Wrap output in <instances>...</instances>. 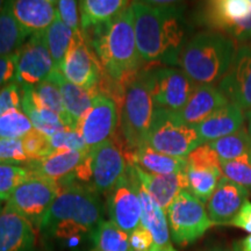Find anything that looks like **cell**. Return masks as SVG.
<instances>
[{
	"mask_svg": "<svg viewBox=\"0 0 251 251\" xmlns=\"http://www.w3.org/2000/svg\"><path fill=\"white\" fill-rule=\"evenodd\" d=\"M136 46L142 62L179 64L185 24L175 1H133Z\"/></svg>",
	"mask_w": 251,
	"mask_h": 251,
	"instance_id": "cell-1",
	"label": "cell"
},
{
	"mask_svg": "<svg viewBox=\"0 0 251 251\" xmlns=\"http://www.w3.org/2000/svg\"><path fill=\"white\" fill-rule=\"evenodd\" d=\"M91 43L102 70L121 87L139 76L142 59L136 46L134 14L127 6L108 23L92 28Z\"/></svg>",
	"mask_w": 251,
	"mask_h": 251,
	"instance_id": "cell-2",
	"label": "cell"
},
{
	"mask_svg": "<svg viewBox=\"0 0 251 251\" xmlns=\"http://www.w3.org/2000/svg\"><path fill=\"white\" fill-rule=\"evenodd\" d=\"M102 205L96 192L76 181H64L40 228L48 236L72 240L93 235L102 222Z\"/></svg>",
	"mask_w": 251,
	"mask_h": 251,
	"instance_id": "cell-3",
	"label": "cell"
},
{
	"mask_svg": "<svg viewBox=\"0 0 251 251\" xmlns=\"http://www.w3.org/2000/svg\"><path fill=\"white\" fill-rule=\"evenodd\" d=\"M236 52L233 39L216 31H203L184 46L179 64L196 84L213 85L226 76Z\"/></svg>",
	"mask_w": 251,
	"mask_h": 251,
	"instance_id": "cell-4",
	"label": "cell"
},
{
	"mask_svg": "<svg viewBox=\"0 0 251 251\" xmlns=\"http://www.w3.org/2000/svg\"><path fill=\"white\" fill-rule=\"evenodd\" d=\"M128 165L120 148L109 139L90 148L71 177L97 194L109 193L127 172Z\"/></svg>",
	"mask_w": 251,
	"mask_h": 251,
	"instance_id": "cell-5",
	"label": "cell"
},
{
	"mask_svg": "<svg viewBox=\"0 0 251 251\" xmlns=\"http://www.w3.org/2000/svg\"><path fill=\"white\" fill-rule=\"evenodd\" d=\"M155 109L148 84L141 74L127 84L122 98L120 126L130 151L147 144Z\"/></svg>",
	"mask_w": 251,
	"mask_h": 251,
	"instance_id": "cell-6",
	"label": "cell"
},
{
	"mask_svg": "<svg viewBox=\"0 0 251 251\" xmlns=\"http://www.w3.org/2000/svg\"><path fill=\"white\" fill-rule=\"evenodd\" d=\"M203 142L196 127L188 125L177 112L156 108L147 144L165 155L187 158Z\"/></svg>",
	"mask_w": 251,
	"mask_h": 251,
	"instance_id": "cell-7",
	"label": "cell"
},
{
	"mask_svg": "<svg viewBox=\"0 0 251 251\" xmlns=\"http://www.w3.org/2000/svg\"><path fill=\"white\" fill-rule=\"evenodd\" d=\"M166 214L172 240L180 246L197 241L213 226L203 202L188 191L178 194Z\"/></svg>",
	"mask_w": 251,
	"mask_h": 251,
	"instance_id": "cell-8",
	"label": "cell"
},
{
	"mask_svg": "<svg viewBox=\"0 0 251 251\" xmlns=\"http://www.w3.org/2000/svg\"><path fill=\"white\" fill-rule=\"evenodd\" d=\"M201 21L234 41L251 39V0H214L203 5Z\"/></svg>",
	"mask_w": 251,
	"mask_h": 251,
	"instance_id": "cell-9",
	"label": "cell"
},
{
	"mask_svg": "<svg viewBox=\"0 0 251 251\" xmlns=\"http://www.w3.org/2000/svg\"><path fill=\"white\" fill-rule=\"evenodd\" d=\"M61 191V184L31 176L20 184L6 205L40 227Z\"/></svg>",
	"mask_w": 251,
	"mask_h": 251,
	"instance_id": "cell-10",
	"label": "cell"
},
{
	"mask_svg": "<svg viewBox=\"0 0 251 251\" xmlns=\"http://www.w3.org/2000/svg\"><path fill=\"white\" fill-rule=\"evenodd\" d=\"M156 108L179 112L186 105L197 84L183 70L156 68L143 72Z\"/></svg>",
	"mask_w": 251,
	"mask_h": 251,
	"instance_id": "cell-11",
	"label": "cell"
},
{
	"mask_svg": "<svg viewBox=\"0 0 251 251\" xmlns=\"http://www.w3.org/2000/svg\"><path fill=\"white\" fill-rule=\"evenodd\" d=\"M108 213L111 221L119 228L130 234L141 226V205L139 180L129 164L124 177L108 193Z\"/></svg>",
	"mask_w": 251,
	"mask_h": 251,
	"instance_id": "cell-12",
	"label": "cell"
},
{
	"mask_svg": "<svg viewBox=\"0 0 251 251\" xmlns=\"http://www.w3.org/2000/svg\"><path fill=\"white\" fill-rule=\"evenodd\" d=\"M58 71L75 85L85 90L98 91L103 70L97 55L90 49L81 30L75 33Z\"/></svg>",
	"mask_w": 251,
	"mask_h": 251,
	"instance_id": "cell-13",
	"label": "cell"
},
{
	"mask_svg": "<svg viewBox=\"0 0 251 251\" xmlns=\"http://www.w3.org/2000/svg\"><path fill=\"white\" fill-rule=\"evenodd\" d=\"M118 126V107L115 100L109 96L99 93L80 118L76 130L89 148L99 146L111 139Z\"/></svg>",
	"mask_w": 251,
	"mask_h": 251,
	"instance_id": "cell-14",
	"label": "cell"
},
{
	"mask_svg": "<svg viewBox=\"0 0 251 251\" xmlns=\"http://www.w3.org/2000/svg\"><path fill=\"white\" fill-rule=\"evenodd\" d=\"M55 70V64L42 34L30 39L18 51L15 81L24 89L36 86Z\"/></svg>",
	"mask_w": 251,
	"mask_h": 251,
	"instance_id": "cell-15",
	"label": "cell"
},
{
	"mask_svg": "<svg viewBox=\"0 0 251 251\" xmlns=\"http://www.w3.org/2000/svg\"><path fill=\"white\" fill-rule=\"evenodd\" d=\"M219 90L242 111H251V45L237 49L233 64L220 80Z\"/></svg>",
	"mask_w": 251,
	"mask_h": 251,
	"instance_id": "cell-16",
	"label": "cell"
},
{
	"mask_svg": "<svg viewBox=\"0 0 251 251\" xmlns=\"http://www.w3.org/2000/svg\"><path fill=\"white\" fill-rule=\"evenodd\" d=\"M249 192L246 188L225 176L219 180L218 186L207 201V214L213 225H230L248 201Z\"/></svg>",
	"mask_w": 251,
	"mask_h": 251,
	"instance_id": "cell-17",
	"label": "cell"
},
{
	"mask_svg": "<svg viewBox=\"0 0 251 251\" xmlns=\"http://www.w3.org/2000/svg\"><path fill=\"white\" fill-rule=\"evenodd\" d=\"M57 1L52 0H15L11 9L24 34L28 36L42 34L57 18Z\"/></svg>",
	"mask_w": 251,
	"mask_h": 251,
	"instance_id": "cell-18",
	"label": "cell"
},
{
	"mask_svg": "<svg viewBox=\"0 0 251 251\" xmlns=\"http://www.w3.org/2000/svg\"><path fill=\"white\" fill-rule=\"evenodd\" d=\"M34 226L12 207L0 209V251H34Z\"/></svg>",
	"mask_w": 251,
	"mask_h": 251,
	"instance_id": "cell-19",
	"label": "cell"
},
{
	"mask_svg": "<svg viewBox=\"0 0 251 251\" xmlns=\"http://www.w3.org/2000/svg\"><path fill=\"white\" fill-rule=\"evenodd\" d=\"M130 165L137 180L163 211L166 212L178 194L187 191L186 171L171 175H153L143 171L139 166Z\"/></svg>",
	"mask_w": 251,
	"mask_h": 251,
	"instance_id": "cell-20",
	"label": "cell"
},
{
	"mask_svg": "<svg viewBox=\"0 0 251 251\" xmlns=\"http://www.w3.org/2000/svg\"><path fill=\"white\" fill-rule=\"evenodd\" d=\"M228 102L219 87L197 84L186 105L177 113L186 124L197 126Z\"/></svg>",
	"mask_w": 251,
	"mask_h": 251,
	"instance_id": "cell-21",
	"label": "cell"
},
{
	"mask_svg": "<svg viewBox=\"0 0 251 251\" xmlns=\"http://www.w3.org/2000/svg\"><path fill=\"white\" fill-rule=\"evenodd\" d=\"M244 120L246 114L242 109L228 102L194 127L202 142L209 143L242 129Z\"/></svg>",
	"mask_w": 251,
	"mask_h": 251,
	"instance_id": "cell-22",
	"label": "cell"
},
{
	"mask_svg": "<svg viewBox=\"0 0 251 251\" xmlns=\"http://www.w3.org/2000/svg\"><path fill=\"white\" fill-rule=\"evenodd\" d=\"M86 151H57L40 159L31 161L26 164V168L36 177L56 181L61 184L62 180H67L80 165L85 158Z\"/></svg>",
	"mask_w": 251,
	"mask_h": 251,
	"instance_id": "cell-23",
	"label": "cell"
},
{
	"mask_svg": "<svg viewBox=\"0 0 251 251\" xmlns=\"http://www.w3.org/2000/svg\"><path fill=\"white\" fill-rule=\"evenodd\" d=\"M49 78L57 84L62 93L63 105L67 113L68 125L70 129L76 130V126L80 118L85 114V112L92 106L94 98L100 92L92 90H85L83 87L75 85L69 81L61 74V71L54 70L49 75Z\"/></svg>",
	"mask_w": 251,
	"mask_h": 251,
	"instance_id": "cell-24",
	"label": "cell"
},
{
	"mask_svg": "<svg viewBox=\"0 0 251 251\" xmlns=\"http://www.w3.org/2000/svg\"><path fill=\"white\" fill-rule=\"evenodd\" d=\"M129 164L139 166L143 171L153 175H171L186 171L187 161L181 157L165 155L152 149L148 144L130 151L128 155Z\"/></svg>",
	"mask_w": 251,
	"mask_h": 251,
	"instance_id": "cell-25",
	"label": "cell"
},
{
	"mask_svg": "<svg viewBox=\"0 0 251 251\" xmlns=\"http://www.w3.org/2000/svg\"><path fill=\"white\" fill-rule=\"evenodd\" d=\"M139 192L142 205V219L141 225L151 233L153 243L157 247H168L170 243V229L165 211L159 207L150 194L142 187L139 181Z\"/></svg>",
	"mask_w": 251,
	"mask_h": 251,
	"instance_id": "cell-26",
	"label": "cell"
},
{
	"mask_svg": "<svg viewBox=\"0 0 251 251\" xmlns=\"http://www.w3.org/2000/svg\"><path fill=\"white\" fill-rule=\"evenodd\" d=\"M128 2L125 0H85L79 2L80 28L87 31L99 25L106 24L117 17Z\"/></svg>",
	"mask_w": 251,
	"mask_h": 251,
	"instance_id": "cell-27",
	"label": "cell"
},
{
	"mask_svg": "<svg viewBox=\"0 0 251 251\" xmlns=\"http://www.w3.org/2000/svg\"><path fill=\"white\" fill-rule=\"evenodd\" d=\"M23 98L28 100L33 105L50 109L56 113L69 127L61 90L51 78L48 77L40 84H37L36 86L29 87V89L23 87Z\"/></svg>",
	"mask_w": 251,
	"mask_h": 251,
	"instance_id": "cell-28",
	"label": "cell"
},
{
	"mask_svg": "<svg viewBox=\"0 0 251 251\" xmlns=\"http://www.w3.org/2000/svg\"><path fill=\"white\" fill-rule=\"evenodd\" d=\"M209 146L218 153L220 161H244L251 163V139L248 128L209 142Z\"/></svg>",
	"mask_w": 251,
	"mask_h": 251,
	"instance_id": "cell-29",
	"label": "cell"
},
{
	"mask_svg": "<svg viewBox=\"0 0 251 251\" xmlns=\"http://www.w3.org/2000/svg\"><path fill=\"white\" fill-rule=\"evenodd\" d=\"M75 31L67 26L58 17L48 29L43 33L47 47L55 64V70H59L62 62L64 61L71 41L74 39Z\"/></svg>",
	"mask_w": 251,
	"mask_h": 251,
	"instance_id": "cell-30",
	"label": "cell"
},
{
	"mask_svg": "<svg viewBox=\"0 0 251 251\" xmlns=\"http://www.w3.org/2000/svg\"><path fill=\"white\" fill-rule=\"evenodd\" d=\"M93 251H130L129 235L112 221L100 222L92 235Z\"/></svg>",
	"mask_w": 251,
	"mask_h": 251,
	"instance_id": "cell-31",
	"label": "cell"
},
{
	"mask_svg": "<svg viewBox=\"0 0 251 251\" xmlns=\"http://www.w3.org/2000/svg\"><path fill=\"white\" fill-rule=\"evenodd\" d=\"M26 37L12 13L9 1V5L0 13V56L18 52L25 45Z\"/></svg>",
	"mask_w": 251,
	"mask_h": 251,
	"instance_id": "cell-32",
	"label": "cell"
},
{
	"mask_svg": "<svg viewBox=\"0 0 251 251\" xmlns=\"http://www.w3.org/2000/svg\"><path fill=\"white\" fill-rule=\"evenodd\" d=\"M21 109L29 118L34 129L40 131L46 136L51 137L52 135L57 134L59 131L70 129L56 113L50 111V109L33 105L24 98L23 103H21Z\"/></svg>",
	"mask_w": 251,
	"mask_h": 251,
	"instance_id": "cell-33",
	"label": "cell"
},
{
	"mask_svg": "<svg viewBox=\"0 0 251 251\" xmlns=\"http://www.w3.org/2000/svg\"><path fill=\"white\" fill-rule=\"evenodd\" d=\"M188 188L187 191L198 198L201 202H207L222 178V171L202 170V169L186 168Z\"/></svg>",
	"mask_w": 251,
	"mask_h": 251,
	"instance_id": "cell-34",
	"label": "cell"
},
{
	"mask_svg": "<svg viewBox=\"0 0 251 251\" xmlns=\"http://www.w3.org/2000/svg\"><path fill=\"white\" fill-rule=\"evenodd\" d=\"M34 129L21 108H14L0 115V139H23Z\"/></svg>",
	"mask_w": 251,
	"mask_h": 251,
	"instance_id": "cell-35",
	"label": "cell"
},
{
	"mask_svg": "<svg viewBox=\"0 0 251 251\" xmlns=\"http://www.w3.org/2000/svg\"><path fill=\"white\" fill-rule=\"evenodd\" d=\"M31 176V172L25 166L0 164V203L8 201L19 185Z\"/></svg>",
	"mask_w": 251,
	"mask_h": 251,
	"instance_id": "cell-36",
	"label": "cell"
},
{
	"mask_svg": "<svg viewBox=\"0 0 251 251\" xmlns=\"http://www.w3.org/2000/svg\"><path fill=\"white\" fill-rule=\"evenodd\" d=\"M186 161L188 168L222 171L221 161L215 150L209 146V143L200 144L187 156Z\"/></svg>",
	"mask_w": 251,
	"mask_h": 251,
	"instance_id": "cell-37",
	"label": "cell"
},
{
	"mask_svg": "<svg viewBox=\"0 0 251 251\" xmlns=\"http://www.w3.org/2000/svg\"><path fill=\"white\" fill-rule=\"evenodd\" d=\"M52 153L57 151H86L90 148L77 130L65 129L49 137Z\"/></svg>",
	"mask_w": 251,
	"mask_h": 251,
	"instance_id": "cell-38",
	"label": "cell"
},
{
	"mask_svg": "<svg viewBox=\"0 0 251 251\" xmlns=\"http://www.w3.org/2000/svg\"><path fill=\"white\" fill-rule=\"evenodd\" d=\"M21 140H23L25 152H26L29 162L40 161V159L52 153L51 148H50L49 137L35 129L31 130L29 134H27Z\"/></svg>",
	"mask_w": 251,
	"mask_h": 251,
	"instance_id": "cell-39",
	"label": "cell"
},
{
	"mask_svg": "<svg viewBox=\"0 0 251 251\" xmlns=\"http://www.w3.org/2000/svg\"><path fill=\"white\" fill-rule=\"evenodd\" d=\"M29 159L25 152L21 139H0V164L23 165Z\"/></svg>",
	"mask_w": 251,
	"mask_h": 251,
	"instance_id": "cell-40",
	"label": "cell"
},
{
	"mask_svg": "<svg viewBox=\"0 0 251 251\" xmlns=\"http://www.w3.org/2000/svg\"><path fill=\"white\" fill-rule=\"evenodd\" d=\"M222 175L251 192V163L244 161H231L221 163Z\"/></svg>",
	"mask_w": 251,
	"mask_h": 251,
	"instance_id": "cell-41",
	"label": "cell"
},
{
	"mask_svg": "<svg viewBox=\"0 0 251 251\" xmlns=\"http://www.w3.org/2000/svg\"><path fill=\"white\" fill-rule=\"evenodd\" d=\"M57 17L67 26L71 28L75 33L80 31V18H79V2L75 0H58Z\"/></svg>",
	"mask_w": 251,
	"mask_h": 251,
	"instance_id": "cell-42",
	"label": "cell"
},
{
	"mask_svg": "<svg viewBox=\"0 0 251 251\" xmlns=\"http://www.w3.org/2000/svg\"><path fill=\"white\" fill-rule=\"evenodd\" d=\"M23 103V87L17 81L0 90V115L14 108H21Z\"/></svg>",
	"mask_w": 251,
	"mask_h": 251,
	"instance_id": "cell-43",
	"label": "cell"
},
{
	"mask_svg": "<svg viewBox=\"0 0 251 251\" xmlns=\"http://www.w3.org/2000/svg\"><path fill=\"white\" fill-rule=\"evenodd\" d=\"M17 64L18 52L9 56H0V90L15 81Z\"/></svg>",
	"mask_w": 251,
	"mask_h": 251,
	"instance_id": "cell-44",
	"label": "cell"
},
{
	"mask_svg": "<svg viewBox=\"0 0 251 251\" xmlns=\"http://www.w3.org/2000/svg\"><path fill=\"white\" fill-rule=\"evenodd\" d=\"M130 248L136 251H149L153 247L152 235L148 229H146L142 225L136 228L129 235Z\"/></svg>",
	"mask_w": 251,
	"mask_h": 251,
	"instance_id": "cell-45",
	"label": "cell"
},
{
	"mask_svg": "<svg viewBox=\"0 0 251 251\" xmlns=\"http://www.w3.org/2000/svg\"><path fill=\"white\" fill-rule=\"evenodd\" d=\"M234 227L242 229L244 231L251 234V202L246 201L244 205L241 207L240 212L235 216L233 222L230 224Z\"/></svg>",
	"mask_w": 251,
	"mask_h": 251,
	"instance_id": "cell-46",
	"label": "cell"
},
{
	"mask_svg": "<svg viewBox=\"0 0 251 251\" xmlns=\"http://www.w3.org/2000/svg\"><path fill=\"white\" fill-rule=\"evenodd\" d=\"M234 251H251V234L235 243Z\"/></svg>",
	"mask_w": 251,
	"mask_h": 251,
	"instance_id": "cell-47",
	"label": "cell"
},
{
	"mask_svg": "<svg viewBox=\"0 0 251 251\" xmlns=\"http://www.w3.org/2000/svg\"><path fill=\"white\" fill-rule=\"evenodd\" d=\"M149 251H177V250L174 249V248H172V246L157 247V246H155V244H153V247Z\"/></svg>",
	"mask_w": 251,
	"mask_h": 251,
	"instance_id": "cell-48",
	"label": "cell"
},
{
	"mask_svg": "<svg viewBox=\"0 0 251 251\" xmlns=\"http://www.w3.org/2000/svg\"><path fill=\"white\" fill-rule=\"evenodd\" d=\"M246 119L248 121V133H249L251 139V111H248L246 113Z\"/></svg>",
	"mask_w": 251,
	"mask_h": 251,
	"instance_id": "cell-49",
	"label": "cell"
},
{
	"mask_svg": "<svg viewBox=\"0 0 251 251\" xmlns=\"http://www.w3.org/2000/svg\"><path fill=\"white\" fill-rule=\"evenodd\" d=\"M9 5V1H4V0H0V13H1L4 9Z\"/></svg>",
	"mask_w": 251,
	"mask_h": 251,
	"instance_id": "cell-50",
	"label": "cell"
},
{
	"mask_svg": "<svg viewBox=\"0 0 251 251\" xmlns=\"http://www.w3.org/2000/svg\"><path fill=\"white\" fill-rule=\"evenodd\" d=\"M209 251H231L230 249H225V248H215V249H212Z\"/></svg>",
	"mask_w": 251,
	"mask_h": 251,
	"instance_id": "cell-51",
	"label": "cell"
},
{
	"mask_svg": "<svg viewBox=\"0 0 251 251\" xmlns=\"http://www.w3.org/2000/svg\"><path fill=\"white\" fill-rule=\"evenodd\" d=\"M130 251H136V250H133V249H131V250H130Z\"/></svg>",
	"mask_w": 251,
	"mask_h": 251,
	"instance_id": "cell-52",
	"label": "cell"
},
{
	"mask_svg": "<svg viewBox=\"0 0 251 251\" xmlns=\"http://www.w3.org/2000/svg\"><path fill=\"white\" fill-rule=\"evenodd\" d=\"M0 209H1V208H0Z\"/></svg>",
	"mask_w": 251,
	"mask_h": 251,
	"instance_id": "cell-53",
	"label": "cell"
}]
</instances>
